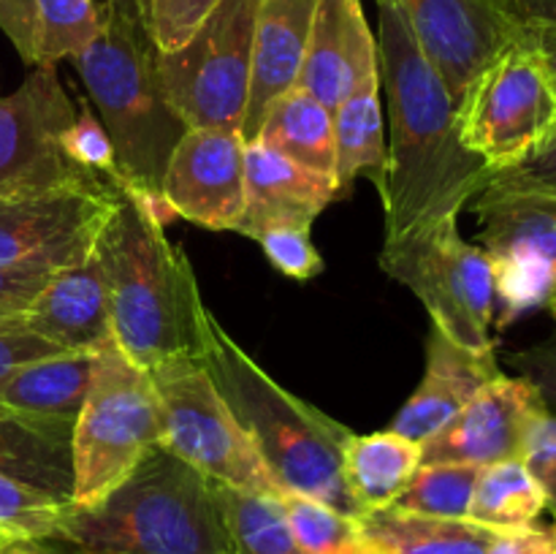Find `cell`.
<instances>
[{
    "label": "cell",
    "mask_w": 556,
    "mask_h": 554,
    "mask_svg": "<svg viewBox=\"0 0 556 554\" xmlns=\"http://www.w3.org/2000/svg\"><path fill=\"white\" fill-rule=\"evenodd\" d=\"M201 362L282 492L362 516L342 476V454L353 435L345 424L277 383L212 313Z\"/></svg>",
    "instance_id": "cell-3"
},
{
    "label": "cell",
    "mask_w": 556,
    "mask_h": 554,
    "mask_svg": "<svg viewBox=\"0 0 556 554\" xmlns=\"http://www.w3.org/2000/svg\"><path fill=\"white\" fill-rule=\"evenodd\" d=\"M25 326L63 351L96 353L112 340L106 288L96 253L49 275L22 315Z\"/></svg>",
    "instance_id": "cell-20"
},
{
    "label": "cell",
    "mask_w": 556,
    "mask_h": 554,
    "mask_svg": "<svg viewBox=\"0 0 556 554\" xmlns=\"http://www.w3.org/2000/svg\"><path fill=\"white\" fill-rule=\"evenodd\" d=\"M60 144H63V152L71 161L79 163L87 172L101 174V177H106L117 188V152H114L112 139H109L101 117L92 112V103L87 98H81L79 106H76L74 125L65 130Z\"/></svg>",
    "instance_id": "cell-35"
},
{
    "label": "cell",
    "mask_w": 556,
    "mask_h": 554,
    "mask_svg": "<svg viewBox=\"0 0 556 554\" xmlns=\"http://www.w3.org/2000/svg\"><path fill=\"white\" fill-rule=\"evenodd\" d=\"M54 353H63V348H58L54 342L43 340L36 331H30L22 324L0 326V380L9 378L14 369H20L22 364L36 362V358L54 356Z\"/></svg>",
    "instance_id": "cell-39"
},
{
    "label": "cell",
    "mask_w": 556,
    "mask_h": 554,
    "mask_svg": "<svg viewBox=\"0 0 556 554\" xmlns=\"http://www.w3.org/2000/svg\"><path fill=\"white\" fill-rule=\"evenodd\" d=\"M337 554H391V552H386L383 546H378V543L369 541V538L358 536V538H353L351 543H345V546H342Z\"/></svg>",
    "instance_id": "cell-47"
},
{
    "label": "cell",
    "mask_w": 556,
    "mask_h": 554,
    "mask_svg": "<svg viewBox=\"0 0 556 554\" xmlns=\"http://www.w3.org/2000/svg\"><path fill=\"white\" fill-rule=\"evenodd\" d=\"M22 315H25V310H14V307H0V326L22 324Z\"/></svg>",
    "instance_id": "cell-48"
},
{
    "label": "cell",
    "mask_w": 556,
    "mask_h": 554,
    "mask_svg": "<svg viewBox=\"0 0 556 554\" xmlns=\"http://www.w3.org/2000/svg\"><path fill=\"white\" fill-rule=\"evenodd\" d=\"M157 445H166V432L150 373L109 340L96 351L90 391L71 432V505L101 503Z\"/></svg>",
    "instance_id": "cell-6"
},
{
    "label": "cell",
    "mask_w": 556,
    "mask_h": 554,
    "mask_svg": "<svg viewBox=\"0 0 556 554\" xmlns=\"http://www.w3.org/2000/svg\"><path fill=\"white\" fill-rule=\"evenodd\" d=\"M109 3H112V0H109Z\"/></svg>",
    "instance_id": "cell-51"
},
{
    "label": "cell",
    "mask_w": 556,
    "mask_h": 554,
    "mask_svg": "<svg viewBox=\"0 0 556 554\" xmlns=\"http://www.w3.org/2000/svg\"><path fill=\"white\" fill-rule=\"evenodd\" d=\"M556 130V76L525 36L470 85L459 106L462 144L494 174L532 155Z\"/></svg>",
    "instance_id": "cell-8"
},
{
    "label": "cell",
    "mask_w": 556,
    "mask_h": 554,
    "mask_svg": "<svg viewBox=\"0 0 556 554\" xmlns=\"http://www.w3.org/2000/svg\"><path fill=\"white\" fill-rule=\"evenodd\" d=\"M546 511V494L521 459L486 465L478 473L467 519L492 530L535 525Z\"/></svg>",
    "instance_id": "cell-29"
},
{
    "label": "cell",
    "mask_w": 556,
    "mask_h": 554,
    "mask_svg": "<svg viewBox=\"0 0 556 554\" xmlns=\"http://www.w3.org/2000/svg\"><path fill=\"white\" fill-rule=\"evenodd\" d=\"M362 536L391 554H489L503 530H492L470 519L410 514L380 508L358 516Z\"/></svg>",
    "instance_id": "cell-27"
},
{
    "label": "cell",
    "mask_w": 556,
    "mask_h": 554,
    "mask_svg": "<svg viewBox=\"0 0 556 554\" xmlns=\"http://www.w3.org/2000/svg\"><path fill=\"white\" fill-rule=\"evenodd\" d=\"M494 179H500L505 185H519V188H535L556 193V130L527 161L508 168V172L494 174Z\"/></svg>",
    "instance_id": "cell-41"
},
{
    "label": "cell",
    "mask_w": 556,
    "mask_h": 554,
    "mask_svg": "<svg viewBox=\"0 0 556 554\" xmlns=\"http://www.w3.org/2000/svg\"><path fill=\"white\" fill-rule=\"evenodd\" d=\"M74 119L76 103L60 85L58 65H33L25 81L0 98V196L101 177L63 152L60 139Z\"/></svg>",
    "instance_id": "cell-13"
},
{
    "label": "cell",
    "mask_w": 556,
    "mask_h": 554,
    "mask_svg": "<svg viewBox=\"0 0 556 554\" xmlns=\"http://www.w3.org/2000/svg\"><path fill=\"white\" fill-rule=\"evenodd\" d=\"M554 536H556V525H554Z\"/></svg>",
    "instance_id": "cell-50"
},
{
    "label": "cell",
    "mask_w": 556,
    "mask_h": 554,
    "mask_svg": "<svg viewBox=\"0 0 556 554\" xmlns=\"http://www.w3.org/2000/svg\"><path fill=\"white\" fill-rule=\"evenodd\" d=\"M378 3L380 90H386L389 144L380 204L386 242H402L438 223L459 221L494 172L462 144L459 106L418 49L391 0Z\"/></svg>",
    "instance_id": "cell-1"
},
{
    "label": "cell",
    "mask_w": 556,
    "mask_h": 554,
    "mask_svg": "<svg viewBox=\"0 0 556 554\" xmlns=\"http://www.w3.org/2000/svg\"><path fill=\"white\" fill-rule=\"evenodd\" d=\"M36 63L58 65L85 52L101 33V9L96 0H36Z\"/></svg>",
    "instance_id": "cell-31"
},
{
    "label": "cell",
    "mask_w": 556,
    "mask_h": 554,
    "mask_svg": "<svg viewBox=\"0 0 556 554\" xmlns=\"http://www.w3.org/2000/svg\"><path fill=\"white\" fill-rule=\"evenodd\" d=\"M418 467H421V445L391 429L351 435L342 454V476L362 516L394 505Z\"/></svg>",
    "instance_id": "cell-26"
},
{
    "label": "cell",
    "mask_w": 556,
    "mask_h": 554,
    "mask_svg": "<svg viewBox=\"0 0 556 554\" xmlns=\"http://www.w3.org/2000/svg\"><path fill=\"white\" fill-rule=\"evenodd\" d=\"M231 554H304L288 527L280 494L248 492L212 481Z\"/></svg>",
    "instance_id": "cell-28"
},
{
    "label": "cell",
    "mask_w": 556,
    "mask_h": 554,
    "mask_svg": "<svg viewBox=\"0 0 556 554\" xmlns=\"http://www.w3.org/2000/svg\"><path fill=\"white\" fill-rule=\"evenodd\" d=\"M163 231L123 196L96 242L112 340L144 369L204 356L212 313L190 259Z\"/></svg>",
    "instance_id": "cell-2"
},
{
    "label": "cell",
    "mask_w": 556,
    "mask_h": 554,
    "mask_svg": "<svg viewBox=\"0 0 556 554\" xmlns=\"http://www.w3.org/2000/svg\"><path fill=\"white\" fill-rule=\"evenodd\" d=\"M253 144L266 147L309 172L334 177V119L318 98L299 85L269 103Z\"/></svg>",
    "instance_id": "cell-25"
},
{
    "label": "cell",
    "mask_w": 556,
    "mask_h": 554,
    "mask_svg": "<svg viewBox=\"0 0 556 554\" xmlns=\"http://www.w3.org/2000/svg\"><path fill=\"white\" fill-rule=\"evenodd\" d=\"M500 373L503 369L494 351H467L432 326L427 340L424 378L410 400L396 413L391 432L416 440L418 445L427 443L476 396V391L486 380Z\"/></svg>",
    "instance_id": "cell-19"
},
{
    "label": "cell",
    "mask_w": 556,
    "mask_h": 554,
    "mask_svg": "<svg viewBox=\"0 0 556 554\" xmlns=\"http://www.w3.org/2000/svg\"><path fill=\"white\" fill-rule=\"evenodd\" d=\"M380 269L410 288L434 329L467 351H494V269L481 244L467 242L459 221L438 223L402 242H383Z\"/></svg>",
    "instance_id": "cell-7"
},
{
    "label": "cell",
    "mask_w": 556,
    "mask_h": 554,
    "mask_svg": "<svg viewBox=\"0 0 556 554\" xmlns=\"http://www.w3.org/2000/svg\"><path fill=\"white\" fill-rule=\"evenodd\" d=\"M543 413L548 407L530 380L494 375L434 438L421 443V465L462 462L486 467L521 459L527 438Z\"/></svg>",
    "instance_id": "cell-15"
},
{
    "label": "cell",
    "mask_w": 556,
    "mask_h": 554,
    "mask_svg": "<svg viewBox=\"0 0 556 554\" xmlns=\"http://www.w3.org/2000/svg\"><path fill=\"white\" fill-rule=\"evenodd\" d=\"M255 11L258 0H220L188 43L157 52L163 90L188 128H242L253 79Z\"/></svg>",
    "instance_id": "cell-9"
},
{
    "label": "cell",
    "mask_w": 556,
    "mask_h": 554,
    "mask_svg": "<svg viewBox=\"0 0 556 554\" xmlns=\"http://www.w3.org/2000/svg\"><path fill=\"white\" fill-rule=\"evenodd\" d=\"M147 373L161 400L166 449L210 481L282 494L201 358H172Z\"/></svg>",
    "instance_id": "cell-10"
},
{
    "label": "cell",
    "mask_w": 556,
    "mask_h": 554,
    "mask_svg": "<svg viewBox=\"0 0 556 554\" xmlns=\"http://www.w3.org/2000/svg\"><path fill=\"white\" fill-rule=\"evenodd\" d=\"M255 242L261 244L269 264L291 280H313L318 272H324V259L309 239V228H266L255 237Z\"/></svg>",
    "instance_id": "cell-36"
},
{
    "label": "cell",
    "mask_w": 556,
    "mask_h": 554,
    "mask_svg": "<svg viewBox=\"0 0 556 554\" xmlns=\"http://www.w3.org/2000/svg\"><path fill=\"white\" fill-rule=\"evenodd\" d=\"M340 199L334 177L309 172L261 144L244 147V212L233 231L255 239L275 226L313 228L315 217Z\"/></svg>",
    "instance_id": "cell-18"
},
{
    "label": "cell",
    "mask_w": 556,
    "mask_h": 554,
    "mask_svg": "<svg viewBox=\"0 0 556 554\" xmlns=\"http://www.w3.org/2000/svg\"><path fill=\"white\" fill-rule=\"evenodd\" d=\"M525 27L556 76V20H527Z\"/></svg>",
    "instance_id": "cell-44"
},
{
    "label": "cell",
    "mask_w": 556,
    "mask_h": 554,
    "mask_svg": "<svg viewBox=\"0 0 556 554\" xmlns=\"http://www.w3.org/2000/svg\"><path fill=\"white\" fill-rule=\"evenodd\" d=\"M123 199L103 177L0 196V266L58 272L96 253Z\"/></svg>",
    "instance_id": "cell-12"
},
{
    "label": "cell",
    "mask_w": 556,
    "mask_h": 554,
    "mask_svg": "<svg viewBox=\"0 0 556 554\" xmlns=\"http://www.w3.org/2000/svg\"><path fill=\"white\" fill-rule=\"evenodd\" d=\"M521 462L546 494V508L556 516V413H543L527 438Z\"/></svg>",
    "instance_id": "cell-37"
},
{
    "label": "cell",
    "mask_w": 556,
    "mask_h": 554,
    "mask_svg": "<svg viewBox=\"0 0 556 554\" xmlns=\"http://www.w3.org/2000/svg\"><path fill=\"white\" fill-rule=\"evenodd\" d=\"M68 505V500L0 473V536L58 541Z\"/></svg>",
    "instance_id": "cell-32"
},
{
    "label": "cell",
    "mask_w": 556,
    "mask_h": 554,
    "mask_svg": "<svg viewBox=\"0 0 556 554\" xmlns=\"http://www.w3.org/2000/svg\"><path fill=\"white\" fill-rule=\"evenodd\" d=\"M52 272L41 269H16V266H0V307L25 310L33 302L43 282Z\"/></svg>",
    "instance_id": "cell-42"
},
{
    "label": "cell",
    "mask_w": 556,
    "mask_h": 554,
    "mask_svg": "<svg viewBox=\"0 0 556 554\" xmlns=\"http://www.w3.org/2000/svg\"><path fill=\"white\" fill-rule=\"evenodd\" d=\"M71 432L74 424L68 421H41L0 411V473L71 503Z\"/></svg>",
    "instance_id": "cell-23"
},
{
    "label": "cell",
    "mask_w": 556,
    "mask_h": 554,
    "mask_svg": "<svg viewBox=\"0 0 556 554\" xmlns=\"http://www.w3.org/2000/svg\"><path fill=\"white\" fill-rule=\"evenodd\" d=\"M58 541L76 554H231L212 481L166 445L98 505H68Z\"/></svg>",
    "instance_id": "cell-5"
},
{
    "label": "cell",
    "mask_w": 556,
    "mask_h": 554,
    "mask_svg": "<svg viewBox=\"0 0 556 554\" xmlns=\"http://www.w3.org/2000/svg\"><path fill=\"white\" fill-rule=\"evenodd\" d=\"M334 119V182L340 196L353 190L358 177H369L378 193L386 182L383 103H380V65L362 85L342 98L331 112Z\"/></svg>",
    "instance_id": "cell-24"
},
{
    "label": "cell",
    "mask_w": 556,
    "mask_h": 554,
    "mask_svg": "<svg viewBox=\"0 0 556 554\" xmlns=\"http://www.w3.org/2000/svg\"><path fill=\"white\" fill-rule=\"evenodd\" d=\"M0 554H58L49 541H25V538L0 536Z\"/></svg>",
    "instance_id": "cell-45"
},
{
    "label": "cell",
    "mask_w": 556,
    "mask_h": 554,
    "mask_svg": "<svg viewBox=\"0 0 556 554\" xmlns=\"http://www.w3.org/2000/svg\"><path fill=\"white\" fill-rule=\"evenodd\" d=\"M456 106L472 81L525 36V22L500 0H391Z\"/></svg>",
    "instance_id": "cell-14"
},
{
    "label": "cell",
    "mask_w": 556,
    "mask_h": 554,
    "mask_svg": "<svg viewBox=\"0 0 556 554\" xmlns=\"http://www.w3.org/2000/svg\"><path fill=\"white\" fill-rule=\"evenodd\" d=\"M516 16L527 20H556V0H519Z\"/></svg>",
    "instance_id": "cell-46"
},
{
    "label": "cell",
    "mask_w": 556,
    "mask_h": 554,
    "mask_svg": "<svg viewBox=\"0 0 556 554\" xmlns=\"http://www.w3.org/2000/svg\"><path fill=\"white\" fill-rule=\"evenodd\" d=\"M220 0H136L157 52H174L201 27Z\"/></svg>",
    "instance_id": "cell-34"
},
{
    "label": "cell",
    "mask_w": 556,
    "mask_h": 554,
    "mask_svg": "<svg viewBox=\"0 0 556 554\" xmlns=\"http://www.w3.org/2000/svg\"><path fill=\"white\" fill-rule=\"evenodd\" d=\"M96 369V353L63 351L36 358L0 380V411L41 421L74 424Z\"/></svg>",
    "instance_id": "cell-22"
},
{
    "label": "cell",
    "mask_w": 556,
    "mask_h": 554,
    "mask_svg": "<svg viewBox=\"0 0 556 554\" xmlns=\"http://www.w3.org/2000/svg\"><path fill=\"white\" fill-rule=\"evenodd\" d=\"M36 0H0V30L27 65L36 63Z\"/></svg>",
    "instance_id": "cell-40"
},
{
    "label": "cell",
    "mask_w": 556,
    "mask_h": 554,
    "mask_svg": "<svg viewBox=\"0 0 556 554\" xmlns=\"http://www.w3.org/2000/svg\"><path fill=\"white\" fill-rule=\"evenodd\" d=\"M489 554H556V536L546 527H519V530H503L492 543Z\"/></svg>",
    "instance_id": "cell-43"
},
{
    "label": "cell",
    "mask_w": 556,
    "mask_h": 554,
    "mask_svg": "<svg viewBox=\"0 0 556 554\" xmlns=\"http://www.w3.org/2000/svg\"><path fill=\"white\" fill-rule=\"evenodd\" d=\"M71 65L117 152L119 193L163 190V172L188 125L163 90L157 47L136 0H106L101 33Z\"/></svg>",
    "instance_id": "cell-4"
},
{
    "label": "cell",
    "mask_w": 556,
    "mask_h": 554,
    "mask_svg": "<svg viewBox=\"0 0 556 554\" xmlns=\"http://www.w3.org/2000/svg\"><path fill=\"white\" fill-rule=\"evenodd\" d=\"M244 147L239 130L188 128L163 172V193L179 217L233 231L244 212Z\"/></svg>",
    "instance_id": "cell-16"
},
{
    "label": "cell",
    "mask_w": 556,
    "mask_h": 554,
    "mask_svg": "<svg viewBox=\"0 0 556 554\" xmlns=\"http://www.w3.org/2000/svg\"><path fill=\"white\" fill-rule=\"evenodd\" d=\"M481 248L492 259L503 320L548 304L556 291V193L492 182L476 196Z\"/></svg>",
    "instance_id": "cell-11"
},
{
    "label": "cell",
    "mask_w": 556,
    "mask_h": 554,
    "mask_svg": "<svg viewBox=\"0 0 556 554\" xmlns=\"http://www.w3.org/2000/svg\"><path fill=\"white\" fill-rule=\"evenodd\" d=\"M508 364L516 369V375L535 386L548 413H556V335L525 351L508 353Z\"/></svg>",
    "instance_id": "cell-38"
},
{
    "label": "cell",
    "mask_w": 556,
    "mask_h": 554,
    "mask_svg": "<svg viewBox=\"0 0 556 554\" xmlns=\"http://www.w3.org/2000/svg\"><path fill=\"white\" fill-rule=\"evenodd\" d=\"M516 5H519V3H516Z\"/></svg>",
    "instance_id": "cell-52"
},
{
    "label": "cell",
    "mask_w": 556,
    "mask_h": 554,
    "mask_svg": "<svg viewBox=\"0 0 556 554\" xmlns=\"http://www.w3.org/2000/svg\"><path fill=\"white\" fill-rule=\"evenodd\" d=\"M478 473H481V467L462 465V462L421 465L413 473V478L391 508L424 516H443V519H467Z\"/></svg>",
    "instance_id": "cell-30"
},
{
    "label": "cell",
    "mask_w": 556,
    "mask_h": 554,
    "mask_svg": "<svg viewBox=\"0 0 556 554\" xmlns=\"http://www.w3.org/2000/svg\"><path fill=\"white\" fill-rule=\"evenodd\" d=\"M378 71V38L362 0H318L296 85L334 112L348 92Z\"/></svg>",
    "instance_id": "cell-17"
},
{
    "label": "cell",
    "mask_w": 556,
    "mask_h": 554,
    "mask_svg": "<svg viewBox=\"0 0 556 554\" xmlns=\"http://www.w3.org/2000/svg\"><path fill=\"white\" fill-rule=\"evenodd\" d=\"M318 0H258L253 36V79L242 139L253 144L264 112L277 96L296 87L307 54Z\"/></svg>",
    "instance_id": "cell-21"
},
{
    "label": "cell",
    "mask_w": 556,
    "mask_h": 554,
    "mask_svg": "<svg viewBox=\"0 0 556 554\" xmlns=\"http://www.w3.org/2000/svg\"><path fill=\"white\" fill-rule=\"evenodd\" d=\"M280 505L304 554H337L345 543L362 536L356 516L342 514L307 494L282 492Z\"/></svg>",
    "instance_id": "cell-33"
},
{
    "label": "cell",
    "mask_w": 556,
    "mask_h": 554,
    "mask_svg": "<svg viewBox=\"0 0 556 554\" xmlns=\"http://www.w3.org/2000/svg\"><path fill=\"white\" fill-rule=\"evenodd\" d=\"M548 310H552V315H554V320H556V291H554V297L548 299V304H546Z\"/></svg>",
    "instance_id": "cell-49"
}]
</instances>
